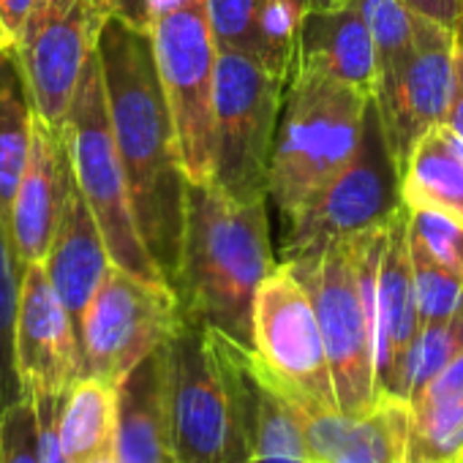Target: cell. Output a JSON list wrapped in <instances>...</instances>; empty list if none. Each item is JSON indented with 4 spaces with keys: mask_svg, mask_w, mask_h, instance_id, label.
Segmentation results:
<instances>
[{
    "mask_svg": "<svg viewBox=\"0 0 463 463\" xmlns=\"http://www.w3.org/2000/svg\"><path fill=\"white\" fill-rule=\"evenodd\" d=\"M96 50L139 235L172 287L183 246L188 177L158 77L153 39L147 31L109 14Z\"/></svg>",
    "mask_w": 463,
    "mask_h": 463,
    "instance_id": "1",
    "label": "cell"
},
{
    "mask_svg": "<svg viewBox=\"0 0 463 463\" xmlns=\"http://www.w3.org/2000/svg\"><path fill=\"white\" fill-rule=\"evenodd\" d=\"M268 196L235 199L215 183H188L183 246L172 289L185 317L254 349L260 287L279 268Z\"/></svg>",
    "mask_w": 463,
    "mask_h": 463,
    "instance_id": "2",
    "label": "cell"
},
{
    "mask_svg": "<svg viewBox=\"0 0 463 463\" xmlns=\"http://www.w3.org/2000/svg\"><path fill=\"white\" fill-rule=\"evenodd\" d=\"M384 223L333 243L319 257L281 262L306 287L322 327L338 409L368 414L376 401V276Z\"/></svg>",
    "mask_w": 463,
    "mask_h": 463,
    "instance_id": "3",
    "label": "cell"
},
{
    "mask_svg": "<svg viewBox=\"0 0 463 463\" xmlns=\"http://www.w3.org/2000/svg\"><path fill=\"white\" fill-rule=\"evenodd\" d=\"M373 99L292 66L268 172V199L287 223L357 153Z\"/></svg>",
    "mask_w": 463,
    "mask_h": 463,
    "instance_id": "4",
    "label": "cell"
},
{
    "mask_svg": "<svg viewBox=\"0 0 463 463\" xmlns=\"http://www.w3.org/2000/svg\"><path fill=\"white\" fill-rule=\"evenodd\" d=\"M61 137L66 142L80 191L85 194L104 232L112 265L139 279L169 284L139 235L126 169L112 131L99 50L90 55L82 71L80 88L61 126Z\"/></svg>",
    "mask_w": 463,
    "mask_h": 463,
    "instance_id": "5",
    "label": "cell"
},
{
    "mask_svg": "<svg viewBox=\"0 0 463 463\" xmlns=\"http://www.w3.org/2000/svg\"><path fill=\"white\" fill-rule=\"evenodd\" d=\"M164 352L175 463H249L243 409L207 325L185 317Z\"/></svg>",
    "mask_w": 463,
    "mask_h": 463,
    "instance_id": "6",
    "label": "cell"
},
{
    "mask_svg": "<svg viewBox=\"0 0 463 463\" xmlns=\"http://www.w3.org/2000/svg\"><path fill=\"white\" fill-rule=\"evenodd\" d=\"M401 204V169L371 101L354 158L284 223L281 257L284 262L319 257L333 243L384 223Z\"/></svg>",
    "mask_w": 463,
    "mask_h": 463,
    "instance_id": "7",
    "label": "cell"
},
{
    "mask_svg": "<svg viewBox=\"0 0 463 463\" xmlns=\"http://www.w3.org/2000/svg\"><path fill=\"white\" fill-rule=\"evenodd\" d=\"M287 80L243 52L215 61L213 183L235 199L268 196V172Z\"/></svg>",
    "mask_w": 463,
    "mask_h": 463,
    "instance_id": "8",
    "label": "cell"
},
{
    "mask_svg": "<svg viewBox=\"0 0 463 463\" xmlns=\"http://www.w3.org/2000/svg\"><path fill=\"white\" fill-rule=\"evenodd\" d=\"M158 77L172 112L177 150L188 183H213L215 166V61L207 6L153 17Z\"/></svg>",
    "mask_w": 463,
    "mask_h": 463,
    "instance_id": "9",
    "label": "cell"
},
{
    "mask_svg": "<svg viewBox=\"0 0 463 463\" xmlns=\"http://www.w3.org/2000/svg\"><path fill=\"white\" fill-rule=\"evenodd\" d=\"M183 319L177 292L169 284L112 265L80 325L82 376L120 384L177 333Z\"/></svg>",
    "mask_w": 463,
    "mask_h": 463,
    "instance_id": "10",
    "label": "cell"
},
{
    "mask_svg": "<svg viewBox=\"0 0 463 463\" xmlns=\"http://www.w3.org/2000/svg\"><path fill=\"white\" fill-rule=\"evenodd\" d=\"M254 352L306 411H341L314 300L287 265L260 287Z\"/></svg>",
    "mask_w": 463,
    "mask_h": 463,
    "instance_id": "11",
    "label": "cell"
},
{
    "mask_svg": "<svg viewBox=\"0 0 463 463\" xmlns=\"http://www.w3.org/2000/svg\"><path fill=\"white\" fill-rule=\"evenodd\" d=\"M109 17L107 0H39L17 52L28 71L39 115L61 131L82 71Z\"/></svg>",
    "mask_w": 463,
    "mask_h": 463,
    "instance_id": "12",
    "label": "cell"
},
{
    "mask_svg": "<svg viewBox=\"0 0 463 463\" xmlns=\"http://www.w3.org/2000/svg\"><path fill=\"white\" fill-rule=\"evenodd\" d=\"M455 93V33L417 14V42L403 71L382 90L373 104L398 169L414 145L447 123Z\"/></svg>",
    "mask_w": 463,
    "mask_h": 463,
    "instance_id": "13",
    "label": "cell"
},
{
    "mask_svg": "<svg viewBox=\"0 0 463 463\" xmlns=\"http://www.w3.org/2000/svg\"><path fill=\"white\" fill-rule=\"evenodd\" d=\"M207 330L243 409L249 463H311L303 406L276 382L251 346L215 327Z\"/></svg>",
    "mask_w": 463,
    "mask_h": 463,
    "instance_id": "14",
    "label": "cell"
},
{
    "mask_svg": "<svg viewBox=\"0 0 463 463\" xmlns=\"http://www.w3.org/2000/svg\"><path fill=\"white\" fill-rule=\"evenodd\" d=\"M422 330L411 254L409 207L401 204L384 221V243L376 276V390L379 398L409 401V360Z\"/></svg>",
    "mask_w": 463,
    "mask_h": 463,
    "instance_id": "15",
    "label": "cell"
},
{
    "mask_svg": "<svg viewBox=\"0 0 463 463\" xmlns=\"http://www.w3.org/2000/svg\"><path fill=\"white\" fill-rule=\"evenodd\" d=\"M17 368L28 395H66L82 376L80 335L44 262L25 265L17 317Z\"/></svg>",
    "mask_w": 463,
    "mask_h": 463,
    "instance_id": "16",
    "label": "cell"
},
{
    "mask_svg": "<svg viewBox=\"0 0 463 463\" xmlns=\"http://www.w3.org/2000/svg\"><path fill=\"white\" fill-rule=\"evenodd\" d=\"M71 180L74 169L66 142L61 131L39 115L31 156L12 210V238L23 265L47 262Z\"/></svg>",
    "mask_w": 463,
    "mask_h": 463,
    "instance_id": "17",
    "label": "cell"
},
{
    "mask_svg": "<svg viewBox=\"0 0 463 463\" xmlns=\"http://www.w3.org/2000/svg\"><path fill=\"white\" fill-rule=\"evenodd\" d=\"M292 66L317 71L365 99L376 96V47L357 0L306 12Z\"/></svg>",
    "mask_w": 463,
    "mask_h": 463,
    "instance_id": "18",
    "label": "cell"
},
{
    "mask_svg": "<svg viewBox=\"0 0 463 463\" xmlns=\"http://www.w3.org/2000/svg\"><path fill=\"white\" fill-rule=\"evenodd\" d=\"M44 268L80 335L82 317L90 300L96 298L99 287L104 284L112 268V257L104 241V232L85 194L80 191L77 177L69 185V196H66Z\"/></svg>",
    "mask_w": 463,
    "mask_h": 463,
    "instance_id": "19",
    "label": "cell"
},
{
    "mask_svg": "<svg viewBox=\"0 0 463 463\" xmlns=\"http://www.w3.org/2000/svg\"><path fill=\"white\" fill-rule=\"evenodd\" d=\"M164 346L145 357L118 384V463H175Z\"/></svg>",
    "mask_w": 463,
    "mask_h": 463,
    "instance_id": "20",
    "label": "cell"
},
{
    "mask_svg": "<svg viewBox=\"0 0 463 463\" xmlns=\"http://www.w3.org/2000/svg\"><path fill=\"white\" fill-rule=\"evenodd\" d=\"M401 199L409 210H439L463 223V139L447 123L433 126L409 153Z\"/></svg>",
    "mask_w": 463,
    "mask_h": 463,
    "instance_id": "21",
    "label": "cell"
},
{
    "mask_svg": "<svg viewBox=\"0 0 463 463\" xmlns=\"http://www.w3.org/2000/svg\"><path fill=\"white\" fill-rule=\"evenodd\" d=\"M39 109L17 50L0 52V215L12 229L14 196L31 156Z\"/></svg>",
    "mask_w": 463,
    "mask_h": 463,
    "instance_id": "22",
    "label": "cell"
},
{
    "mask_svg": "<svg viewBox=\"0 0 463 463\" xmlns=\"http://www.w3.org/2000/svg\"><path fill=\"white\" fill-rule=\"evenodd\" d=\"M118 384L80 376L61 406V441L69 463H88L115 455Z\"/></svg>",
    "mask_w": 463,
    "mask_h": 463,
    "instance_id": "23",
    "label": "cell"
},
{
    "mask_svg": "<svg viewBox=\"0 0 463 463\" xmlns=\"http://www.w3.org/2000/svg\"><path fill=\"white\" fill-rule=\"evenodd\" d=\"M25 265L17 254L12 229L0 215V417L28 398L17 368V317Z\"/></svg>",
    "mask_w": 463,
    "mask_h": 463,
    "instance_id": "24",
    "label": "cell"
},
{
    "mask_svg": "<svg viewBox=\"0 0 463 463\" xmlns=\"http://www.w3.org/2000/svg\"><path fill=\"white\" fill-rule=\"evenodd\" d=\"M409 406L406 463L463 460V395L417 398Z\"/></svg>",
    "mask_w": 463,
    "mask_h": 463,
    "instance_id": "25",
    "label": "cell"
},
{
    "mask_svg": "<svg viewBox=\"0 0 463 463\" xmlns=\"http://www.w3.org/2000/svg\"><path fill=\"white\" fill-rule=\"evenodd\" d=\"M368 23L376 47L379 82L376 90L387 88L406 66L417 42V14L403 0H357Z\"/></svg>",
    "mask_w": 463,
    "mask_h": 463,
    "instance_id": "26",
    "label": "cell"
},
{
    "mask_svg": "<svg viewBox=\"0 0 463 463\" xmlns=\"http://www.w3.org/2000/svg\"><path fill=\"white\" fill-rule=\"evenodd\" d=\"M460 352H463V300L452 317L425 325L420 330L409 360V401Z\"/></svg>",
    "mask_w": 463,
    "mask_h": 463,
    "instance_id": "27",
    "label": "cell"
},
{
    "mask_svg": "<svg viewBox=\"0 0 463 463\" xmlns=\"http://www.w3.org/2000/svg\"><path fill=\"white\" fill-rule=\"evenodd\" d=\"M409 254H411L414 298H417V311H420L422 327L452 317L463 300V279L449 273L439 262H433L411 241H409Z\"/></svg>",
    "mask_w": 463,
    "mask_h": 463,
    "instance_id": "28",
    "label": "cell"
},
{
    "mask_svg": "<svg viewBox=\"0 0 463 463\" xmlns=\"http://www.w3.org/2000/svg\"><path fill=\"white\" fill-rule=\"evenodd\" d=\"M409 241L463 279V223L439 210H409Z\"/></svg>",
    "mask_w": 463,
    "mask_h": 463,
    "instance_id": "29",
    "label": "cell"
},
{
    "mask_svg": "<svg viewBox=\"0 0 463 463\" xmlns=\"http://www.w3.org/2000/svg\"><path fill=\"white\" fill-rule=\"evenodd\" d=\"M265 0H207V20L218 52H257V20Z\"/></svg>",
    "mask_w": 463,
    "mask_h": 463,
    "instance_id": "30",
    "label": "cell"
},
{
    "mask_svg": "<svg viewBox=\"0 0 463 463\" xmlns=\"http://www.w3.org/2000/svg\"><path fill=\"white\" fill-rule=\"evenodd\" d=\"M0 463H44L31 398H23L0 417Z\"/></svg>",
    "mask_w": 463,
    "mask_h": 463,
    "instance_id": "31",
    "label": "cell"
},
{
    "mask_svg": "<svg viewBox=\"0 0 463 463\" xmlns=\"http://www.w3.org/2000/svg\"><path fill=\"white\" fill-rule=\"evenodd\" d=\"M403 4L414 14L447 28L452 33H458L463 25V0H403Z\"/></svg>",
    "mask_w": 463,
    "mask_h": 463,
    "instance_id": "32",
    "label": "cell"
},
{
    "mask_svg": "<svg viewBox=\"0 0 463 463\" xmlns=\"http://www.w3.org/2000/svg\"><path fill=\"white\" fill-rule=\"evenodd\" d=\"M107 4H109V14L150 33V25H153L150 0H107Z\"/></svg>",
    "mask_w": 463,
    "mask_h": 463,
    "instance_id": "33",
    "label": "cell"
},
{
    "mask_svg": "<svg viewBox=\"0 0 463 463\" xmlns=\"http://www.w3.org/2000/svg\"><path fill=\"white\" fill-rule=\"evenodd\" d=\"M447 126L463 139V39L455 36V93L447 112Z\"/></svg>",
    "mask_w": 463,
    "mask_h": 463,
    "instance_id": "34",
    "label": "cell"
},
{
    "mask_svg": "<svg viewBox=\"0 0 463 463\" xmlns=\"http://www.w3.org/2000/svg\"><path fill=\"white\" fill-rule=\"evenodd\" d=\"M36 4H39V0H0V12H4V17H6L9 28L14 31L17 42H20V36L25 31L28 17L36 9Z\"/></svg>",
    "mask_w": 463,
    "mask_h": 463,
    "instance_id": "35",
    "label": "cell"
},
{
    "mask_svg": "<svg viewBox=\"0 0 463 463\" xmlns=\"http://www.w3.org/2000/svg\"><path fill=\"white\" fill-rule=\"evenodd\" d=\"M191 6H207V0H150V12L153 17L177 12V9H191Z\"/></svg>",
    "mask_w": 463,
    "mask_h": 463,
    "instance_id": "36",
    "label": "cell"
},
{
    "mask_svg": "<svg viewBox=\"0 0 463 463\" xmlns=\"http://www.w3.org/2000/svg\"><path fill=\"white\" fill-rule=\"evenodd\" d=\"M17 36H14V31L9 28V23H6V17H4V12H0V52H9V50H17Z\"/></svg>",
    "mask_w": 463,
    "mask_h": 463,
    "instance_id": "37",
    "label": "cell"
},
{
    "mask_svg": "<svg viewBox=\"0 0 463 463\" xmlns=\"http://www.w3.org/2000/svg\"><path fill=\"white\" fill-rule=\"evenodd\" d=\"M292 4H298L303 12H314V9H327V6L338 4V0H292Z\"/></svg>",
    "mask_w": 463,
    "mask_h": 463,
    "instance_id": "38",
    "label": "cell"
},
{
    "mask_svg": "<svg viewBox=\"0 0 463 463\" xmlns=\"http://www.w3.org/2000/svg\"><path fill=\"white\" fill-rule=\"evenodd\" d=\"M88 463H118V458H115V455H101V458H96V460H88Z\"/></svg>",
    "mask_w": 463,
    "mask_h": 463,
    "instance_id": "39",
    "label": "cell"
},
{
    "mask_svg": "<svg viewBox=\"0 0 463 463\" xmlns=\"http://www.w3.org/2000/svg\"><path fill=\"white\" fill-rule=\"evenodd\" d=\"M455 36H460V39H463V25H460V31H458V33H455Z\"/></svg>",
    "mask_w": 463,
    "mask_h": 463,
    "instance_id": "40",
    "label": "cell"
},
{
    "mask_svg": "<svg viewBox=\"0 0 463 463\" xmlns=\"http://www.w3.org/2000/svg\"><path fill=\"white\" fill-rule=\"evenodd\" d=\"M449 463H463V460H449Z\"/></svg>",
    "mask_w": 463,
    "mask_h": 463,
    "instance_id": "41",
    "label": "cell"
}]
</instances>
